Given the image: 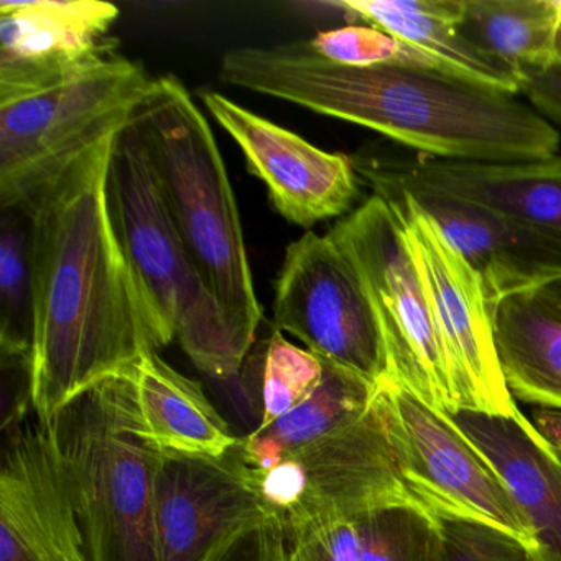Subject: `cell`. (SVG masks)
<instances>
[{"label":"cell","instance_id":"1","mask_svg":"<svg viewBox=\"0 0 561 561\" xmlns=\"http://www.w3.org/2000/svg\"><path fill=\"white\" fill-rule=\"evenodd\" d=\"M117 134L22 205L31 216L32 409L44 423L169 346L111 222L106 182Z\"/></svg>","mask_w":561,"mask_h":561},{"label":"cell","instance_id":"2","mask_svg":"<svg viewBox=\"0 0 561 561\" xmlns=\"http://www.w3.org/2000/svg\"><path fill=\"white\" fill-rule=\"evenodd\" d=\"M221 80L435 159L525 162L560 149V133L518 94L446 70L409 45L402 60L369 68L331 64L308 41L234 48L222 57Z\"/></svg>","mask_w":561,"mask_h":561},{"label":"cell","instance_id":"3","mask_svg":"<svg viewBox=\"0 0 561 561\" xmlns=\"http://www.w3.org/2000/svg\"><path fill=\"white\" fill-rule=\"evenodd\" d=\"M173 222L248 359L264 310L255 295L238 202L205 114L185 84L153 78L133 121Z\"/></svg>","mask_w":561,"mask_h":561},{"label":"cell","instance_id":"4","mask_svg":"<svg viewBox=\"0 0 561 561\" xmlns=\"http://www.w3.org/2000/svg\"><path fill=\"white\" fill-rule=\"evenodd\" d=\"M133 374L107 377L48 422L88 561H159L156 478L163 453L140 428Z\"/></svg>","mask_w":561,"mask_h":561},{"label":"cell","instance_id":"5","mask_svg":"<svg viewBox=\"0 0 561 561\" xmlns=\"http://www.w3.org/2000/svg\"><path fill=\"white\" fill-rule=\"evenodd\" d=\"M106 193L114 234L169 344L176 341L215 379L238 376L245 357L173 222L134 124L114 139Z\"/></svg>","mask_w":561,"mask_h":561},{"label":"cell","instance_id":"6","mask_svg":"<svg viewBox=\"0 0 561 561\" xmlns=\"http://www.w3.org/2000/svg\"><path fill=\"white\" fill-rule=\"evenodd\" d=\"M153 78L121 54L32 87L0 90V208L25 205L48 180L130 126Z\"/></svg>","mask_w":561,"mask_h":561},{"label":"cell","instance_id":"7","mask_svg":"<svg viewBox=\"0 0 561 561\" xmlns=\"http://www.w3.org/2000/svg\"><path fill=\"white\" fill-rule=\"evenodd\" d=\"M252 474L287 541L310 525L357 520L377 508L426 512L410 485L382 382L359 416Z\"/></svg>","mask_w":561,"mask_h":561},{"label":"cell","instance_id":"8","mask_svg":"<svg viewBox=\"0 0 561 561\" xmlns=\"http://www.w3.org/2000/svg\"><path fill=\"white\" fill-rule=\"evenodd\" d=\"M328 238L350 259L369 295L386 347V380L435 412H455L432 307L389 203L370 196L337 221Z\"/></svg>","mask_w":561,"mask_h":561},{"label":"cell","instance_id":"9","mask_svg":"<svg viewBox=\"0 0 561 561\" xmlns=\"http://www.w3.org/2000/svg\"><path fill=\"white\" fill-rule=\"evenodd\" d=\"M373 190L402 226L445 351L455 412L501 416L543 438L508 389L495 343L494 307L481 277L409 195L390 186Z\"/></svg>","mask_w":561,"mask_h":561},{"label":"cell","instance_id":"10","mask_svg":"<svg viewBox=\"0 0 561 561\" xmlns=\"http://www.w3.org/2000/svg\"><path fill=\"white\" fill-rule=\"evenodd\" d=\"M274 321L323 363L370 386L387 379L386 347L369 295L328 234L307 232L288 245L275 282Z\"/></svg>","mask_w":561,"mask_h":561},{"label":"cell","instance_id":"11","mask_svg":"<svg viewBox=\"0 0 561 561\" xmlns=\"http://www.w3.org/2000/svg\"><path fill=\"white\" fill-rule=\"evenodd\" d=\"M413 494L432 517L462 518L517 538L537 557L534 527L494 466L445 413L383 380Z\"/></svg>","mask_w":561,"mask_h":561},{"label":"cell","instance_id":"12","mask_svg":"<svg viewBox=\"0 0 561 561\" xmlns=\"http://www.w3.org/2000/svg\"><path fill=\"white\" fill-rule=\"evenodd\" d=\"M271 518L238 446L221 458L163 455L156 478L159 561H215Z\"/></svg>","mask_w":561,"mask_h":561},{"label":"cell","instance_id":"13","mask_svg":"<svg viewBox=\"0 0 561 561\" xmlns=\"http://www.w3.org/2000/svg\"><path fill=\"white\" fill-rule=\"evenodd\" d=\"M202 101L238 144L249 172L264 182L272 205L287 221L310 229L350 215L360 196L359 175L351 157L324 152L225 94L206 91Z\"/></svg>","mask_w":561,"mask_h":561},{"label":"cell","instance_id":"14","mask_svg":"<svg viewBox=\"0 0 561 561\" xmlns=\"http://www.w3.org/2000/svg\"><path fill=\"white\" fill-rule=\"evenodd\" d=\"M0 561H88L50 423L15 425L0 471Z\"/></svg>","mask_w":561,"mask_h":561},{"label":"cell","instance_id":"15","mask_svg":"<svg viewBox=\"0 0 561 561\" xmlns=\"http://www.w3.org/2000/svg\"><path fill=\"white\" fill-rule=\"evenodd\" d=\"M353 163L359 179L370 188L400 190L436 222L446 241L481 277L492 307L502 298L528 294L561 275L558 236L527 228L420 183L387 175L367 163L354 159Z\"/></svg>","mask_w":561,"mask_h":561},{"label":"cell","instance_id":"16","mask_svg":"<svg viewBox=\"0 0 561 561\" xmlns=\"http://www.w3.org/2000/svg\"><path fill=\"white\" fill-rule=\"evenodd\" d=\"M353 159L561 238V157L525 162H458L370 147Z\"/></svg>","mask_w":561,"mask_h":561},{"label":"cell","instance_id":"17","mask_svg":"<svg viewBox=\"0 0 561 561\" xmlns=\"http://www.w3.org/2000/svg\"><path fill=\"white\" fill-rule=\"evenodd\" d=\"M119 9L98 0H2L0 90L64 77L116 54Z\"/></svg>","mask_w":561,"mask_h":561},{"label":"cell","instance_id":"18","mask_svg":"<svg viewBox=\"0 0 561 561\" xmlns=\"http://www.w3.org/2000/svg\"><path fill=\"white\" fill-rule=\"evenodd\" d=\"M494 466L534 527L537 561H561V462L543 438L518 423L484 413H445Z\"/></svg>","mask_w":561,"mask_h":561},{"label":"cell","instance_id":"19","mask_svg":"<svg viewBox=\"0 0 561 561\" xmlns=\"http://www.w3.org/2000/svg\"><path fill=\"white\" fill-rule=\"evenodd\" d=\"M137 412L146 438L163 455L221 458L239 438L202 383L150 353L134 367Z\"/></svg>","mask_w":561,"mask_h":561},{"label":"cell","instance_id":"20","mask_svg":"<svg viewBox=\"0 0 561 561\" xmlns=\"http://www.w3.org/2000/svg\"><path fill=\"white\" fill-rule=\"evenodd\" d=\"M495 343L514 399L561 410V327L531 294L502 298L494 308Z\"/></svg>","mask_w":561,"mask_h":561},{"label":"cell","instance_id":"21","mask_svg":"<svg viewBox=\"0 0 561 561\" xmlns=\"http://www.w3.org/2000/svg\"><path fill=\"white\" fill-rule=\"evenodd\" d=\"M374 392L376 386L324 363V376L318 389L271 425L239 438L236 445L239 455L252 471H268L291 453L359 416Z\"/></svg>","mask_w":561,"mask_h":561},{"label":"cell","instance_id":"22","mask_svg":"<svg viewBox=\"0 0 561 561\" xmlns=\"http://www.w3.org/2000/svg\"><path fill=\"white\" fill-rule=\"evenodd\" d=\"M363 24L409 45L433 64L479 83L520 93L522 73L469 41L458 25L405 11L399 0H344Z\"/></svg>","mask_w":561,"mask_h":561},{"label":"cell","instance_id":"23","mask_svg":"<svg viewBox=\"0 0 561 561\" xmlns=\"http://www.w3.org/2000/svg\"><path fill=\"white\" fill-rule=\"evenodd\" d=\"M561 0H465L459 31L517 71L557 64Z\"/></svg>","mask_w":561,"mask_h":561},{"label":"cell","instance_id":"24","mask_svg":"<svg viewBox=\"0 0 561 561\" xmlns=\"http://www.w3.org/2000/svg\"><path fill=\"white\" fill-rule=\"evenodd\" d=\"M0 238V346L32 353L31 216L24 206L2 209Z\"/></svg>","mask_w":561,"mask_h":561},{"label":"cell","instance_id":"25","mask_svg":"<svg viewBox=\"0 0 561 561\" xmlns=\"http://www.w3.org/2000/svg\"><path fill=\"white\" fill-rule=\"evenodd\" d=\"M360 561H442L435 517L410 507L377 508L356 520Z\"/></svg>","mask_w":561,"mask_h":561},{"label":"cell","instance_id":"26","mask_svg":"<svg viewBox=\"0 0 561 561\" xmlns=\"http://www.w3.org/2000/svg\"><path fill=\"white\" fill-rule=\"evenodd\" d=\"M324 363L311 351L298 347L275 328L262 359L261 422L264 428L300 405L320 386Z\"/></svg>","mask_w":561,"mask_h":561},{"label":"cell","instance_id":"27","mask_svg":"<svg viewBox=\"0 0 561 561\" xmlns=\"http://www.w3.org/2000/svg\"><path fill=\"white\" fill-rule=\"evenodd\" d=\"M442 561H537L534 551L497 528L462 518L438 517Z\"/></svg>","mask_w":561,"mask_h":561},{"label":"cell","instance_id":"28","mask_svg":"<svg viewBox=\"0 0 561 561\" xmlns=\"http://www.w3.org/2000/svg\"><path fill=\"white\" fill-rule=\"evenodd\" d=\"M324 60L343 67L369 68L402 60L407 45L370 25H344L308 41Z\"/></svg>","mask_w":561,"mask_h":561},{"label":"cell","instance_id":"29","mask_svg":"<svg viewBox=\"0 0 561 561\" xmlns=\"http://www.w3.org/2000/svg\"><path fill=\"white\" fill-rule=\"evenodd\" d=\"M287 561H360L356 520L310 525L288 540Z\"/></svg>","mask_w":561,"mask_h":561},{"label":"cell","instance_id":"30","mask_svg":"<svg viewBox=\"0 0 561 561\" xmlns=\"http://www.w3.org/2000/svg\"><path fill=\"white\" fill-rule=\"evenodd\" d=\"M287 537L271 517L239 535L215 561H287Z\"/></svg>","mask_w":561,"mask_h":561},{"label":"cell","instance_id":"31","mask_svg":"<svg viewBox=\"0 0 561 561\" xmlns=\"http://www.w3.org/2000/svg\"><path fill=\"white\" fill-rule=\"evenodd\" d=\"M527 103L561 130V64L522 71L520 93Z\"/></svg>","mask_w":561,"mask_h":561},{"label":"cell","instance_id":"32","mask_svg":"<svg viewBox=\"0 0 561 561\" xmlns=\"http://www.w3.org/2000/svg\"><path fill=\"white\" fill-rule=\"evenodd\" d=\"M528 419L561 462V410L534 409L528 413Z\"/></svg>","mask_w":561,"mask_h":561},{"label":"cell","instance_id":"33","mask_svg":"<svg viewBox=\"0 0 561 561\" xmlns=\"http://www.w3.org/2000/svg\"><path fill=\"white\" fill-rule=\"evenodd\" d=\"M528 294H531V297L543 308L545 313L561 327V275L545 282Z\"/></svg>","mask_w":561,"mask_h":561},{"label":"cell","instance_id":"34","mask_svg":"<svg viewBox=\"0 0 561 561\" xmlns=\"http://www.w3.org/2000/svg\"><path fill=\"white\" fill-rule=\"evenodd\" d=\"M557 64H561V31L558 32L557 37Z\"/></svg>","mask_w":561,"mask_h":561},{"label":"cell","instance_id":"35","mask_svg":"<svg viewBox=\"0 0 561 561\" xmlns=\"http://www.w3.org/2000/svg\"><path fill=\"white\" fill-rule=\"evenodd\" d=\"M560 31H561V19H560Z\"/></svg>","mask_w":561,"mask_h":561}]
</instances>
